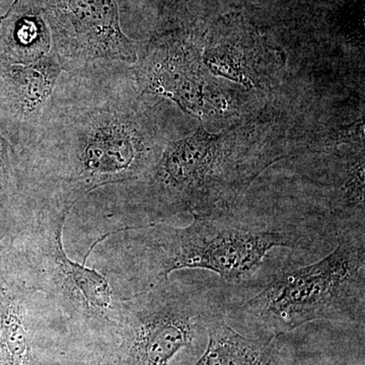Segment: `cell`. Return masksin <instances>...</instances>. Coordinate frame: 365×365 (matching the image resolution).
<instances>
[{
  "label": "cell",
  "instance_id": "obj_6",
  "mask_svg": "<svg viewBox=\"0 0 365 365\" xmlns=\"http://www.w3.org/2000/svg\"><path fill=\"white\" fill-rule=\"evenodd\" d=\"M71 209L33 204L19 237V281L30 292H44L76 330L114 342L118 302L104 274L71 260L63 230Z\"/></svg>",
  "mask_w": 365,
  "mask_h": 365
},
{
  "label": "cell",
  "instance_id": "obj_11",
  "mask_svg": "<svg viewBox=\"0 0 365 365\" xmlns=\"http://www.w3.org/2000/svg\"><path fill=\"white\" fill-rule=\"evenodd\" d=\"M0 309V364L34 365L32 341L28 325L26 288L2 283Z\"/></svg>",
  "mask_w": 365,
  "mask_h": 365
},
{
  "label": "cell",
  "instance_id": "obj_10",
  "mask_svg": "<svg viewBox=\"0 0 365 365\" xmlns=\"http://www.w3.org/2000/svg\"><path fill=\"white\" fill-rule=\"evenodd\" d=\"M205 351L192 365H289L278 338L246 337L216 319L208 330Z\"/></svg>",
  "mask_w": 365,
  "mask_h": 365
},
{
  "label": "cell",
  "instance_id": "obj_4",
  "mask_svg": "<svg viewBox=\"0 0 365 365\" xmlns=\"http://www.w3.org/2000/svg\"><path fill=\"white\" fill-rule=\"evenodd\" d=\"M279 158L277 151L237 138L235 132L211 133L200 125L192 135L167 144L137 202L148 223L230 207Z\"/></svg>",
  "mask_w": 365,
  "mask_h": 365
},
{
  "label": "cell",
  "instance_id": "obj_9",
  "mask_svg": "<svg viewBox=\"0 0 365 365\" xmlns=\"http://www.w3.org/2000/svg\"><path fill=\"white\" fill-rule=\"evenodd\" d=\"M53 53L46 0H14L0 18V62L35 63Z\"/></svg>",
  "mask_w": 365,
  "mask_h": 365
},
{
  "label": "cell",
  "instance_id": "obj_2",
  "mask_svg": "<svg viewBox=\"0 0 365 365\" xmlns=\"http://www.w3.org/2000/svg\"><path fill=\"white\" fill-rule=\"evenodd\" d=\"M192 216L188 227L148 223L114 232L119 235L110 246L108 270L126 283L128 295L182 269L210 271L228 288L249 292L281 269L299 265L280 258V252L324 257L337 244V228L313 206L262 211L237 200Z\"/></svg>",
  "mask_w": 365,
  "mask_h": 365
},
{
  "label": "cell",
  "instance_id": "obj_5",
  "mask_svg": "<svg viewBox=\"0 0 365 365\" xmlns=\"http://www.w3.org/2000/svg\"><path fill=\"white\" fill-rule=\"evenodd\" d=\"M227 292L222 281L169 278L120 297L111 365H169L225 317Z\"/></svg>",
  "mask_w": 365,
  "mask_h": 365
},
{
  "label": "cell",
  "instance_id": "obj_1",
  "mask_svg": "<svg viewBox=\"0 0 365 365\" xmlns=\"http://www.w3.org/2000/svg\"><path fill=\"white\" fill-rule=\"evenodd\" d=\"M131 66L62 72L32 143L18 153L28 204L73 208L101 187L150 182L168 138Z\"/></svg>",
  "mask_w": 365,
  "mask_h": 365
},
{
  "label": "cell",
  "instance_id": "obj_13",
  "mask_svg": "<svg viewBox=\"0 0 365 365\" xmlns=\"http://www.w3.org/2000/svg\"><path fill=\"white\" fill-rule=\"evenodd\" d=\"M83 365H105L104 360L101 359V357H93V359H90L88 360H86L85 364Z\"/></svg>",
  "mask_w": 365,
  "mask_h": 365
},
{
  "label": "cell",
  "instance_id": "obj_8",
  "mask_svg": "<svg viewBox=\"0 0 365 365\" xmlns=\"http://www.w3.org/2000/svg\"><path fill=\"white\" fill-rule=\"evenodd\" d=\"M62 72L56 53L35 63L0 62V129L18 153L32 143Z\"/></svg>",
  "mask_w": 365,
  "mask_h": 365
},
{
  "label": "cell",
  "instance_id": "obj_3",
  "mask_svg": "<svg viewBox=\"0 0 365 365\" xmlns=\"http://www.w3.org/2000/svg\"><path fill=\"white\" fill-rule=\"evenodd\" d=\"M364 232H341L319 261L281 269L250 290L256 294L249 297H227L225 319L260 338H279L314 321L364 325Z\"/></svg>",
  "mask_w": 365,
  "mask_h": 365
},
{
  "label": "cell",
  "instance_id": "obj_7",
  "mask_svg": "<svg viewBox=\"0 0 365 365\" xmlns=\"http://www.w3.org/2000/svg\"><path fill=\"white\" fill-rule=\"evenodd\" d=\"M46 16L63 72L138 61L143 44L122 31L116 0H46Z\"/></svg>",
  "mask_w": 365,
  "mask_h": 365
},
{
  "label": "cell",
  "instance_id": "obj_12",
  "mask_svg": "<svg viewBox=\"0 0 365 365\" xmlns=\"http://www.w3.org/2000/svg\"><path fill=\"white\" fill-rule=\"evenodd\" d=\"M13 202L29 209L19 170L18 151L0 129V206Z\"/></svg>",
  "mask_w": 365,
  "mask_h": 365
}]
</instances>
